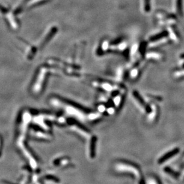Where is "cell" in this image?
<instances>
[{"instance_id": "1", "label": "cell", "mask_w": 184, "mask_h": 184, "mask_svg": "<svg viewBox=\"0 0 184 184\" xmlns=\"http://www.w3.org/2000/svg\"><path fill=\"white\" fill-rule=\"evenodd\" d=\"M179 150V149H175L173 150L168 152L167 153L165 154L164 155H163V157H161L159 160H158V163L161 164L165 161H166L167 160H169V158H172V157H173L175 155H176V154L178 153Z\"/></svg>"}, {"instance_id": "2", "label": "cell", "mask_w": 184, "mask_h": 184, "mask_svg": "<svg viewBox=\"0 0 184 184\" xmlns=\"http://www.w3.org/2000/svg\"><path fill=\"white\" fill-rule=\"evenodd\" d=\"M97 143V137L93 136L91 143V156L95 157V147Z\"/></svg>"}, {"instance_id": "3", "label": "cell", "mask_w": 184, "mask_h": 184, "mask_svg": "<svg viewBox=\"0 0 184 184\" xmlns=\"http://www.w3.org/2000/svg\"><path fill=\"white\" fill-rule=\"evenodd\" d=\"M133 95L135 97V98L136 99V100H138V101L143 106H146L145 102L144 101V100L143 99V98L141 97V96L140 95V94L137 91H134L133 92Z\"/></svg>"}]
</instances>
